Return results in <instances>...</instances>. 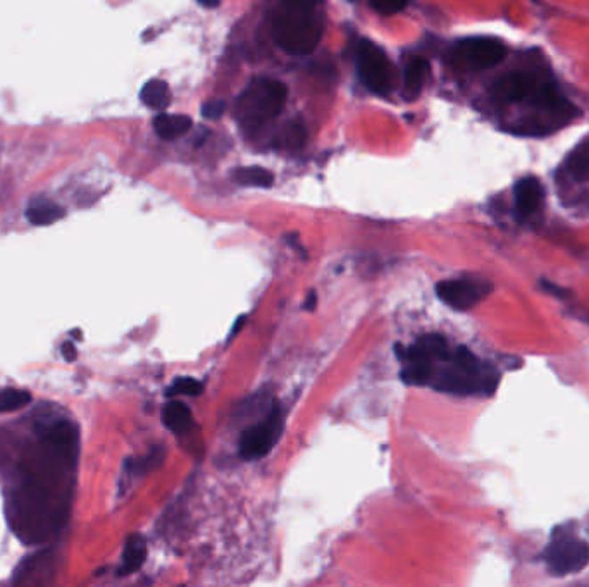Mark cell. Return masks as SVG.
I'll return each mask as SVG.
<instances>
[{"instance_id": "obj_22", "label": "cell", "mask_w": 589, "mask_h": 587, "mask_svg": "<svg viewBox=\"0 0 589 587\" xmlns=\"http://www.w3.org/2000/svg\"><path fill=\"white\" fill-rule=\"evenodd\" d=\"M202 393H204V383L195 379V378H178L175 383L166 389V395L169 398L171 396H180V395L199 396Z\"/></svg>"}, {"instance_id": "obj_16", "label": "cell", "mask_w": 589, "mask_h": 587, "mask_svg": "<svg viewBox=\"0 0 589 587\" xmlns=\"http://www.w3.org/2000/svg\"><path fill=\"white\" fill-rule=\"evenodd\" d=\"M140 99L149 109L162 112L171 103V92L166 81L162 79H151L140 92Z\"/></svg>"}, {"instance_id": "obj_11", "label": "cell", "mask_w": 589, "mask_h": 587, "mask_svg": "<svg viewBox=\"0 0 589 587\" xmlns=\"http://www.w3.org/2000/svg\"><path fill=\"white\" fill-rule=\"evenodd\" d=\"M162 424L176 436L190 435L195 429V419L190 407L180 400H171L162 409Z\"/></svg>"}, {"instance_id": "obj_26", "label": "cell", "mask_w": 589, "mask_h": 587, "mask_svg": "<svg viewBox=\"0 0 589 587\" xmlns=\"http://www.w3.org/2000/svg\"><path fill=\"white\" fill-rule=\"evenodd\" d=\"M62 357H64V360H68V362H75L77 360V346H75V343L73 341H66L64 345H62Z\"/></svg>"}, {"instance_id": "obj_23", "label": "cell", "mask_w": 589, "mask_h": 587, "mask_svg": "<svg viewBox=\"0 0 589 587\" xmlns=\"http://www.w3.org/2000/svg\"><path fill=\"white\" fill-rule=\"evenodd\" d=\"M280 142H282V147L297 149V147L304 145V142H306V129H304L302 125L291 123V125H288L286 129L282 131V135L280 136Z\"/></svg>"}, {"instance_id": "obj_3", "label": "cell", "mask_w": 589, "mask_h": 587, "mask_svg": "<svg viewBox=\"0 0 589 587\" xmlns=\"http://www.w3.org/2000/svg\"><path fill=\"white\" fill-rule=\"evenodd\" d=\"M491 97L498 103L533 102L539 109L559 112L569 105L557 86L541 81L529 73H511L496 79L491 86Z\"/></svg>"}, {"instance_id": "obj_18", "label": "cell", "mask_w": 589, "mask_h": 587, "mask_svg": "<svg viewBox=\"0 0 589 587\" xmlns=\"http://www.w3.org/2000/svg\"><path fill=\"white\" fill-rule=\"evenodd\" d=\"M233 179L241 186L254 188H271L274 183L273 173L262 167H240L233 173Z\"/></svg>"}, {"instance_id": "obj_2", "label": "cell", "mask_w": 589, "mask_h": 587, "mask_svg": "<svg viewBox=\"0 0 589 587\" xmlns=\"http://www.w3.org/2000/svg\"><path fill=\"white\" fill-rule=\"evenodd\" d=\"M321 0H282L273 26L274 42L290 55H308L317 47L323 23Z\"/></svg>"}, {"instance_id": "obj_25", "label": "cell", "mask_w": 589, "mask_h": 587, "mask_svg": "<svg viewBox=\"0 0 589 587\" xmlns=\"http://www.w3.org/2000/svg\"><path fill=\"white\" fill-rule=\"evenodd\" d=\"M226 112V103L223 101H209L202 105V114L207 119H219Z\"/></svg>"}, {"instance_id": "obj_28", "label": "cell", "mask_w": 589, "mask_h": 587, "mask_svg": "<svg viewBox=\"0 0 589 587\" xmlns=\"http://www.w3.org/2000/svg\"><path fill=\"white\" fill-rule=\"evenodd\" d=\"M204 5H207V7H216V5H219V2L221 0H200Z\"/></svg>"}, {"instance_id": "obj_24", "label": "cell", "mask_w": 589, "mask_h": 587, "mask_svg": "<svg viewBox=\"0 0 589 587\" xmlns=\"http://www.w3.org/2000/svg\"><path fill=\"white\" fill-rule=\"evenodd\" d=\"M371 4L378 12L391 16L402 12L409 5V0H371Z\"/></svg>"}, {"instance_id": "obj_7", "label": "cell", "mask_w": 589, "mask_h": 587, "mask_svg": "<svg viewBox=\"0 0 589 587\" xmlns=\"http://www.w3.org/2000/svg\"><path fill=\"white\" fill-rule=\"evenodd\" d=\"M284 428V417L280 404H273V409L256 426L243 431L240 439V453L245 460H260L271 453L278 444Z\"/></svg>"}, {"instance_id": "obj_5", "label": "cell", "mask_w": 589, "mask_h": 587, "mask_svg": "<svg viewBox=\"0 0 589 587\" xmlns=\"http://www.w3.org/2000/svg\"><path fill=\"white\" fill-rule=\"evenodd\" d=\"M507 55L500 40L487 37H474L461 40L450 53L452 66L461 71H485L498 66Z\"/></svg>"}, {"instance_id": "obj_15", "label": "cell", "mask_w": 589, "mask_h": 587, "mask_svg": "<svg viewBox=\"0 0 589 587\" xmlns=\"http://www.w3.org/2000/svg\"><path fill=\"white\" fill-rule=\"evenodd\" d=\"M192 128V119L183 114H159L154 119L155 133L162 140H176Z\"/></svg>"}, {"instance_id": "obj_10", "label": "cell", "mask_w": 589, "mask_h": 587, "mask_svg": "<svg viewBox=\"0 0 589 587\" xmlns=\"http://www.w3.org/2000/svg\"><path fill=\"white\" fill-rule=\"evenodd\" d=\"M544 200V190L538 178L526 176L519 179L513 186L515 210L522 217H531L541 210Z\"/></svg>"}, {"instance_id": "obj_21", "label": "cell", "mask_w": 589, "mask_h": 587, "mask_svg": "<svg viewBox=\"0 0 589 587\" xmlns=\"http://www.w3.org/2000/svg\"><path fill=\"white\" fill-rule=\"evenodd\" d=\"M45 437L51 441L52 444H55L57 448H62V450H68L73 444H77V431L68 422H57L55 426L49 428Z\"/></svg>"}, {"instance_id": "obj_20", "label": "cell", "mask_w": 589, "mask_h": 587, "mask_svg": "<svg viewBox=\"0 0 589 587\" xmlns=\"http://www.w3.org/2000/svg\"><path fill=\"white\" fill-rule=\"evenodd\" d=\"M31 402V393L18 387L0 389V413L23 409Z\"/></svg>"}, {"instance_id": "obj_27", "label": "cell", "mask_w": 589, "mask_h": 587, "mask_svg": "<svg viewBox=\"0 0 589 587\" xmlns=\"http://www.w3.org/2000/svg\"><path fill=\"white\" fill-rule=\"evenodd\" d=\"M315 306H317V293H315V291H310V293H308L307 300H306V306H304V308L308 310V312H312V310H315Z\"/></svg>"}, {"instance_id": "obj_8", "label": "cell", "mask_w": 589, "mask_h": 587, "mask_svg": "<svg viewBox=\"0 0 589 587\" xmlns=\"http://www.w3.org/2000/svg\"><path fill=\"white\" fill-rule=\"evenodd\" d=\"M493 291V284L478 278V276H463L457 280L438 282L436 295L443 304H446L455 310H470L483 302L487 295Z\"/></svg>"}, {"instance_id": "obj_17", "label": "cell", "mask_w": 589, "mask_h": 587, "mask_svg": "<svg viewBox=\"0 0 589 587\" xmlns=\"http://www.w3.org/2000/svg\"><path fill=\"white\" fill-rule=\"evenodd\" d=\"M565 171L577 181L589 178V136L583 140L564 162Z\"/></svg>"}, {"instance_id": "obj_14", "label": "cell", "mask_w": 589, "mask_h": 587, "mask_svg": "<svg viewBox=\"0 0 589 587\" xmlns=\"http://www.w3.org/2000/svg\"><path fill=\"white\" fill-rule=\"evenodd\" d=\"M428 75H429V62L426 59L417 57L410 61L405 69V88H404V97L407 101H415L421 95Z\"/></svg>"}, {"instance_id": "obj_9", "label": "cell", "mask_w": 589, "mask_h": 587, "mask_svg": "<svg viewBox=\"0 0 589 587\" xmlns=\"http://www.w3.org/2000/svg\"><path fill=\"white\" fill-rule=\"evenodd\" d=\"M357 68L365 86L374 94L386 95L393 86V68L376 44L364 40L357 51Z\"/></svg>"}, {"instance_id": "obj_13", "label": "cell", "mask_w": 589, "mask_h": 587, "mask_svg": "<svg viewBox=\"0 0 589 587\" xmlns=\"http://www.w3.org/2000/svg\"><path fill=\"white\" fill-rule=\"evenodd\" d=\"M147 558V542L140 534H133L127 539L123 551V565L118 570L119 575H129L142 568Z\"/></svg>"}, {"instance_id": "obj_12", "label": "cell", "mask_w": 589, "mask_h": 587, "mask_svg": "<svg viewBox=\"0 0 589 587\" xmlns=\"http://www.w3.org/2000/svg\"><path fill=\"white\" fill-rule=\"evenodd\" d=\"M66 216V210L61 205L53 204L49 199H33L28 208L26 217L33 226H51Z\"/></svg>"}, {"instance_id": "obj_19", "label": "cell", "mask_w": 589, "mask_h": 587, "mask_svg": "<svg viewBox=\"0 0 589 587\" xmlns=\"http://www.w3.org/2000/svg\"><path fill=\"white\" fill-rule=\"evenodd\" d=\"M164 459H166V450L162 446H155L145 457L127 460L125 467H127L128 474L140 477V476H145L155 470L164 461Z\"/></svg>"}, {"instance_id": "obj_1", "label": "cell", "mask_w": 589, "mask_h": 587, "mask_svg": "<svg viewBox=\"0 0 589 587\" xmlns=\"http://www.w3.org/2000/svg\"><path fill=\"white\" fill-rule=\"evenodd\" d=\"M429 384L436 391L470 396L495 393L500 374L485 360L476 357L469 348L450 345L429 360Z\"/></svg>"}, {"instance_id": "obj_6", "label": "cell", "mask_w": 589, "mask_h": 587, "mask_svg": "<svg viewBox=\"0 0 589 587\" xmlns=\"http://www.w3.org/2000/svg\"><path fill=\"white\" fill-rule=\"evenodd\" d=\"M544 562L553 575L581 572L589 563L588 542L569 533H555L544 551Z\"/></svg>"}, {"instance_id": "obj_4", "label": "cell", "mask_w": 589, "mask_h": 587, "mask_svg": "<svg viewBox=\"0 0 589 587\" xmlns=\"http://www.w3.org/2000/svg\"><path fill=\"white\" fill-rule=\"evenodd\" d=\"M286 102V86L271 77H256L234 105V116L243 128H258L274 119Z\"/></svg>"}]
</instances>
